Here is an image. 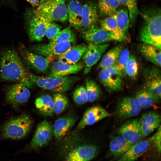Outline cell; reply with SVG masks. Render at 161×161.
<instances>
[{"instance_id": "23", "label": "cell", "mask_w": 161, "mask_h": 161, "mask_svg": "<svg viewBox=\"0 0 161 161\" xmlns=\"http://www.w3.org/2000/svg\"><path fill=\"white\" fill-rule=\"evenodd\" d=\"M150 145L149 140H140L132 145L120 157L113 161H135L148 150Z\"/></svg>"}, {"instance_id": "1", "label": "cell", "mask_w": 161, "mask_h": 161, "mask_svg": "<svg viewBox=\"0 0 161 161\" xmlns=\"http://www.w3.org/2000/svg\"><path fill=\"white\" fill-rule=\"evenodd\" d=\"M61 140L59 153L63 161H91L99 152V147L80 130L69 132Z\"/></svg>"}, {"instance_id": "10", "label": "cell", "mask_w": 161, "mask_h": 161, "mask_svg": "<svg viewBox=\"0 0 161 161\" xmlns=\"http://www.w3.org/2000/svg\"><path fill=\"white\" fill-rule=\"evenodd\" d=\"M28 19V32L30 40L34 41H42L45 35L47 27L49 21L36 10L29 14Z\"/></svg>"}, {"instance_id": "27", "label": "cell", "mask_w": 161, "mask_h": 161, "mask_svg": "<svg viewBox=\"0 0 161 161\" xmlns=\"http://www.w3.org/2000/svg\"><path fill=\"white\" fill-rule=\"evenodd\" d=\"M88 45L84 44L74 45L57 58L60 60L70 64L78 62L86 51Z\"/></svg>"}, {"instance_id": "40", "label": "cell", "mask_w": 161, "mask_h": 161, "mask_svg": "<svg viewBox=\"0 0 161 161\" xmlns=\"http://www.w3.org/2000/svg\"><path fill=\"white\" fill-rule=\"evenodd\" d=\"M73 98L75 102L78 105L86 103L88 101L85 88L80 86L76 89L73 92Z\"/></svg>"}, {"instance_id": "11", "label": "cell", "mask_w": 161, "mask_h": 161, "mask_svg": "<svg viewBox=\"0 0 161 161\" xmlns=\"http://www.w3.org/2000/svg\"><path fill=\"white\" fill-rule=\"evenodd\" d=\"M124 76L114 65L101 69L98 74L99 79L102 84L113 91H118L122 89Z\"/></svg>"}, {"instance_id": "14", "label": "cell", "mask_w": 161, "mask_h": 161, "mask_svg": "<svg viewBox=\"0 0 161 161\" xmlns=\"http://www.w3.org/2000/svg\"><path fill=\"white\" fill-rule=\"evenodd\" d=\"M109 46L108 44H89L87 49L82 57L84 65V73L87 74L98 61Z\"/></svg>"}, {"instance_id": "8", "label": "cell", "mask_w": 161, "mask_h": 161, "mask_svg": "<svg viewBox=\"0 0 161 161\" xmlns=\"http://www.w3.org/2000/svg\"><path fill=\"white\" fill-rule=\"evenodd\" d=\"M76 41L59 43L49 42L33 45L30 50L52 60L57 58L68 49L75 44Z\"/></svg>"}, {"instance_id": "39", "label": "cell", "mask_w": 161, "mask_h": 161, "mask_svg": "<svg viewBox=\"0 0 161 161\" xmlns=\"http://www.w3.org/2000/svg\"><path fill=\"white\" fill-rule=\"evenodd\" d=\"M127 48H123L119 55L114 65L117 69L125 75V68L130 55Z\"/></svg>"}, {"instance_id": "7", "label": "cell", "mask_w": 161, "mask_h": 161, "mask_svg": "<svg viewBox=\"0 0 161 161\" xmlns=\"http://www.w3.org/2000/svg\"><path fill=\"white\" fill-rule=\"evenodd\" d=\"M53 136L52 126L47 120L37 126L33 136L28 145L20 152L37 150L46 145Z\"/></svg>"}, {"instance_id": "43", "label": "cell", "mask_w": 161, "mask_h": 161, "mask_svg": "<svg viewBox=\"0 0 161 161\" xmlns=\"http://www.w3.org/2000/svg\"><path fill=\"white\" fill-rule=\"evenodd\" d=\"M32 7H37L39 5L40 0H26Z\"/></svg>"}, {"instance_id": "22", "label": "cell", "mask_w": 161, "mask_h": 161, "mask_svg": "<svg viewBox=\"0 0 161 161\" xmlns=\"http://www.w3.org/2000/svg\"><path fill=\"white\" fill-rule=\"evenodd\" d=\"M139 122L142 137H145L160 126L161 116L156 112H146L142 115Z\"/></svg>"}, {"instance_id": "42", "label": "cell", "mask_w": 161, "mask_h": 161, "mask_svg": "<svg viewBox=\"0 0 161 161\" xmlns=\"http://www.w3.org/2000/svg\"><path fill=\"white\" fill-rule=\"evenodd\" d=\"M161 126H159L157 132L149 139L150 144L159 153L161 152Z\"/></svg>"}, {"instance_id": "16", "label": "cell", "mask_w": 161, "mask_h": 161, "mask_svg": "<svg viewBox=\"0 0 161 161\" xmlns=\"http://www.w3.org/2000/svg\"><path fill=\"white\" fill-rule=\"evenodd\" d=\"M109 115L101 106L95 105L88 108L84 113L79 121L76 130H81L86 127L92 125Z\"/></svg>"}, {"instance_id": "20", "label": "cell", "mask_w": 161, "mask_h": 161, "mask_svg": "<svg viewBox=\"0 0 161 161\" xmlns=\"http://www.w3.org/2000/svg\"><path fill=\"white\" fill-rule=\"evenodd\" d=\"M82 37L89 44H101L113 40L109 32L97 25L83 32Z\"/></svg>"}, {"instance_id": "33", "label": "cell", "mask_w": 161, "mask_h": 161, "mask_svg": "<svg viewBox=\"0 0 161 161\" xmlns=\"http://www.w3.org/2000/svg\"><path fill=\"white\" fill-rule=\"evenodd\" d=\"M88 101L92 102L99 98L101 95L100 89L96 83L93 80L86 79V87Z\"/></svg>"}, {"instance_id": "6", "label": "cell", "mask_w": 161, "mask_h": 161, "mask_svg": "<svg viewBox=\"0 0 161 161\" xmlns=\"http://www.w3.org/2000/svg\"><path fill=\"white\" fill-rule=\"evenodd\" d=\"M66 0H40L36 11L49 21L67 20Z\"/></svg>"}, {"instance_id": "38", "label": "cell", "mask_w": 161, "mask_h": 161, "mask_svg": "<svg viewBox=\"0 0 161 161\" xmlns=\"http://www.w3.org/2000/svg\"><path fill=\"white\" fill-rule=\"evenodd\" d=\"M139 70L138 62L135 56L131 54L125 68V74L131 79L137 76Z\"/></svg>"}, {"instance_id": "25", "label": "cell", "mask_w": 161, "mask_h": 161, "mask_svg": "<svg viewBox=\"0 0 161 161\" xmlns=\"http://www.w3.org/2000/svg\"><path fill=\"white\" fill-rule=\"evenodd\" d=\"M66 6L69 25L79 30L82 20L83 5L78 0H70Z\"/></svg>"}, {"instance_id": "37", "label": "cell", "mask_w": 161, "mask_h": 161, "mask_svg": "<svg viewBox=\"0 0 161 161\" xmlns=\"http://www.w3.org/2000/svg\"><path fill=\"white\" fill-rule=\"evenodd\" d=\"M71 26H69L61 30L56 36L51 40L50 42L59 43L76 40L75 36L71 28Z\"/></svg>"}, {"instance_id": "41", "label": "cell", "mask_w": 161, "mask_h": 161, "mask_svg": "<svg viewBox=\"0 0 161 161\" xmlns=\"http://www.w3.org/2000/svg\"><path fill=\"white\" fill-rule=\"evenodd\" d=\"M61 27L53 22L49 21L46 29L45 35L50 41L54 38L61 30Z\"/></svg>"}, {"instance_id": "21", "label": "cell", "mask_w": 161, "mask_h": 161, "mask_svg": "<svg viewBox=\"0 0 161 161\" xmlns=\"http://www.w3.org/2000/svg\"><path fill=\"white\" fill-rule=\"evenodd\" d=\"M98 20L97 7L92 2L83 5L82 20L79 30L83 32L97 25Z\"/></svg>"}, {"instance_id": "9", "label": "cell", "mask_w": 161, "mask_h": 161, "mask_svg": "<svg viewBox=\"0 0 161 161\" xmlns=\"http://www.w3.org/2000/svg\"><path fill=\"white\" fill-rule=\"evenodd\" d=\"M19 50L23 61L29 68L39 73L47 72L52 60L32 52L23 46L20 47Z\"/></svg>"}, {"instance_id": "13", "label": "cell", "mask_w": 161, "mask_h": 161, "mask_svg": "<svg viewBox=\"0 0 161 161\" xmlns=\"http://www.w3.org/2000/svg\"><path fill=\"white\" fill-rule=\"evenodd\" d=\"M141 109V106L135 97H125L118 102L115 114L120 118H129L137 115Z\"/></svg>"}, {"instance_id": "3", "label": "cell", "mask_w": 161, "mask_h": 161, "mask_svg": "<svg viewBox=\"0 0 161 161\" xmlns=\"http://www.w3.org/2000/svg\"><path fill=\"white\" fill-rule=\"evenodd\" d=\"M143 19L140 38L143 43L161 48V11L159 7H145L139 11Z\"/></svg>"}, {"instance_id": "17", "label": "cell", "mask_w": 161, "mask_h": 161, "mask_svg": "<svg viewBox=\"0 0 161 161\" xmlns=\"http://www.w3.org/2000/svg\"><path fill=\"white\" fill-rule=\"evenodd\" d=\"M118 133L120 136L132 145L137 143L142 137L139 119H135L127 120L119 128Z\"/></svg>"}, {"instance_id": "28", "label": "cell", "mask_w": 161, "mask_h": 161, "mask_svg": "<svg viewBox=\"0 0 161 161\" xmlns=\"http://www.w3.org/2000/svg\"><path fill=\"white\" fill-rule=\"evenodd\" d=\"M142 56L158 67L161 66V48L153 45L143 43L139 47Z\"/></svg>"}, {"instance_id": "12", "label": "cell", "mask_w": 161, "mask_h": 161, "mask_svg": "<svg viewBox=\"0 0 161 161\" xmlns=\"http://www.w3.org/2000/svg\"><path fill=\"white\" fill-rule=\"evenodd\" d=\"M144 87L157 99L161 98V80L160 70L156 67L147 68L143 71Z\"/></svg>"}, {"instance_id": "35", "label": "cell", "mask_w": 161, "mask_h": 161, "mask_svg": "<svg viewBox=\"0 0 161 161\" xmlns=\"http://www.w3.org/2000/svg\"><path fill=\"white\" fill-rule=\"evenodd\" d=\"M100 27L109 32L113 36V40L116 41L117 25L116 13L101 20L100 21Z\"/></svg>"}, {"instance_id": "2", "label": "cell", "mask_w": 161, "mask_h": 161, "mask_svg": "<svg viewBox=\"0 0 161 161\" xmlns=\"http://www.w3.org/2000/svg\"><path fill=\"white\" fill-rule=\"evenodd\" d=\"M29 73L17 52L13 49L4 50L0 56V80L15 82L28 88L33 86Z\"/></svg>"}, {"instance_id": "34", "label": "cell", "mask_w": 161, "mask_h": 161, "mask_svg": "<svg viewBox=\"0 0 161 161\" xmlns=\"http://www.w3.org/2000/svg\"><path fill=\"white\" fill-rule=\"evenodd\" d=\"M54 113L57 114L61 113L67 107L68 100L63 93H55L52 97Z\"/></svg>"}, {"instance_id": "26", "label": "cell", "mask_w": 161, "mask_h": 161, "mask_svg": "<svg viewBox=\"0 0 161 161\" xmlns=\"http://www.w3.org/2000/svg\"><path fill=\"white\" fill-rule=\"evenodd\" d=\"M121 136H116L111 140L108 156L114 161L125 153L132 145Z\"/></svg>"}, {"instance_id": "30", "label": "cell", "mask_w": 161, "mask_h": 161, "mask_svg": "<svg viewBox=\"0 0 161 161\" xmlns=\"http://www.w3.org/2000/svg\"><path fill=\"white\" fill-rule=\"evenodd\" d=\"M35 106L39 112L46 116H51L54 113L52 97L49 94H44L37 98Z\"/></svg>"}, {"instance_id": "31", "label": "cell", "mask_w": 161, "mask_h": 161, "mask_svg": "<svg viewBox=\"0 0 161 161\" xmlns=\"http://www.w3.org/2000/svg\"><path fill=\"white\" fill-rule=\"evenodd\" d=\"M120 4L118 0H99L97 7L100 15L107 17L116 14Z\"/></svg>"}, {"instance_id": "24", "label": "cell", "mask_w": 161, "mask_h": 161, "mask_svg": "<svg viewBox=\"0 0 161 161\" xmlns=\"http://www.w3.org/2000/svg\"><path fill=\"white\" fill-rule=\"evenodd\" d=\"M117 25L116 41L125 40L128 36L130 24L129 13L127 8L125 7L118 10L116 13Z\"/></svg>"}, {"instance_id": "19", "label": "cell", "mask_w": 161, "mask_h": 161, "mask_svg": "<svg viewBox=\"0 0 161 161\" xmlns=\"http://www.w3.org/2000/svg\"><path fill=\"white\" fill-rule=\"evenodd\" d=\"M77 120L75 115L70 112L56 120L52 127L55 139L60 141L63 138L74 125Z\"/></svg>"}, {"instance_id": "5", "label": "cell", "mask_w": 161, "mask_h": 161, "mask_svg": "<svg viewBox=\"0 0 161 161\" xmlns=\"http://www.w3.org/2000/svg\"><path fill=\"white\" fill-rule=\"evenodd\" d=\"M30 78L33 84L44 89L55 93H63L71 89L79 78L75 76H65L55 78L40 76L32 73Z\"/></svg>"}, {"instance_id": "29", "label": "cell", "mask_w": 161, "mask_h": 161, "mask_svg": "<svg viewBox=\"0 0 161 161\" xmlns=\"http://www.w3.org/2000/svg\"><path fill=\"white\" fill-rule=\"evenodd\" d=\"M124 46L123 43L119 44L106 52L103 56L97 69H101L114 65Z\"/></svg>"}, {"instance_id": "36", "label": "cell", "mask_w": 161, "mask_h": 161, "mask_svg": "<svg viewBox=\"0 0 161 161\" xmlns=\"http://www.w3.org/2000/svg\"><path fill=\"white\" fill-rule=\"evenodd\" d=\"M120 4L123 5L127 9L130 21L132 25L135 24L139 14L137 0H118Z\"/></svg>"}, {"instance_id": "4", "label": "cell", "mask_w": 161, "mask_h": 161, "mask_svg": "<svg viewBox=\"0 0 161 161\" xmlns=\"http://www.w3.org/2000/svg\"><path fill=\"white\" fill-rule=\"evenodd\" d=\"M32 120L27 114H23L13 118L2 126L1 135L4 139L20 140L24 138L30 131Z\"/></svg>"}, {"instance_id": "18", "label": "cell", "mask_w": 161, "mask_h": 161, "mask_svg": "<svg viewBox=\"0 0 161 161\" xmlns=\"http://www.w3.org/2000/svg\"><path fill=\"white\" fill-rule=\"evenodd\" d=\"M84 67L83 63L70 64L58 60L52 65L48 76L55 78L69 76L78 73Z\"/></svg>"}, {"instance_id": "32", "label": "cell", "mask_w": 161, "mask_h": 161, "mask_svg": "<svg viewBox=\"0 0 161 161\" xmlns=\"http://www.w3.org/2000/svg\"><path fill=\"white\" fill-rule=\"evenodd\" d=\"M135 98L144 109L150 108L159 100L144 88L138 92Z\"/></svg>"}, {"instance_id": "15", "label": "cell", "mask_w": 161, "mask_h": 161, "mask_svg": "<svg viewBox=\"0 0 161 161\" xmlns=\"http://www.w3.org/2000/svg\"><path fill=\"white\" fill-rule=\"evenodd\" d=\"M30 95V92L27 87L17 83L8 89L6 94V99L8 103L17 107L26 102Z\"/></svg>"}]
</instances>
